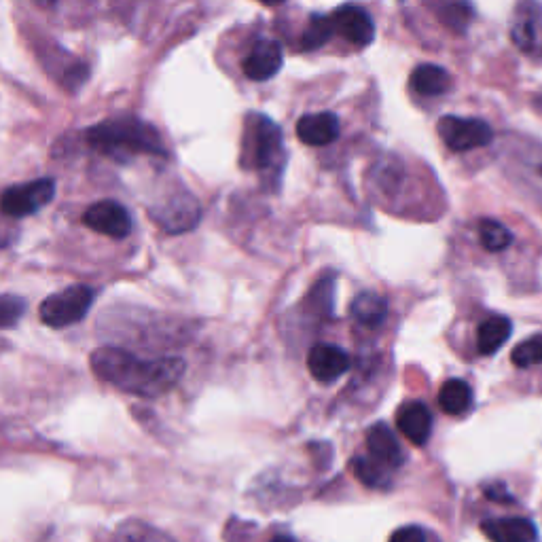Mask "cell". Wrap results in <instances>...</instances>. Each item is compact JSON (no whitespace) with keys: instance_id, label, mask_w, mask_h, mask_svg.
Segmentation results:
<instances>
[{"instance_id":"1","label":"cell","mask_w":542,"mask_h":542,"mask_svg":"<svg viewBox=\"0 0 542 542\" xmlns=\"http://www.w3.org/2000/svg\"><path fill=\"white\" fill-rule=\"evenodd\" d=\"M89 365L102 382L144 399H155L170 392L187 369L183 358L166 356L142 360L123 348L104 346L92 352Z\"/></svg>"},{"instance_id":"2","label":"cell","mask_w":542,"mask_h":542,"mask_svg":"<svg viewBox=\"0 0 542 542\" xmlns=\"http://www.w3.org/2000/svg\"><path fill=\"white\" fill-rule=\"evenodd\" d=\"M87 142L104 155L115 159H128V155H166L164 140L161 134L136 117H121V119H106L94 128L85 132Z\"/></svg>"},{"instance_id":"3","label":"cell","mask_w":542,"mask_h":542,"mask_svg":"<svg viewBox=\"0 0 542 542\" xmlns=\"http://www.w3.org/2000/svg\"><path fill=\"white\" fill-rule=\"evenodd\" d=\"M284 159L286 155L280 125L265 115L250 113L244 121L242 166L278 178L284 168Z\"/></svg>"},{"instance_id":"4","label":"cell","mask_w":542,"mask_h":542,"mask_svg":"<svg viewBox=\"0 0 542 542\" xmlns=\"http://www.w3.org/2000/svg\"><path fill=\"white\" fill-rule=\"evenodd\" d=\"M96 299V291L87 284H72L60 293L49 295L41 303V320L51 329H64L81 322Z\"/></svg>"},{"instance_id":"5","label":"cell","mask_w":542,"mask_h":542,"mask_svg":"<svg viewBox=\"0 0 542 542\" xmlns=\"http://www.w3.org/2000/svg\"><path fill=\"white\" fill-rule=\"evenodd\" d=\"M56 195V180L39 178L32 183L15 185L0 195V212L11 219H24V216L43 210Z\"/></svg>"},{"instance_id":"6","label":"cell","mask_w":542,"mask_h":542,"mask_svg":"<svg viewBox=\"0 0 542 542\" xmlns=\"http://www.w3.org/2000/svg\"><path fill=\"white\" fill-rule=\"evenodd\" d=\"M437 130H439L441 140L456 153L483 149L494 140V132L490 125H487L483 119H473V117L447 115L439 121Z\"/></svg>"},{"instance_id":"7","label":"cell","mask_w":542,"mask_h":542,"mask_svg":"<svg viewBox=\"0 0 542 542\" xmlns=\"http://www.w3.org/2000/svg\"><path fill=\"white\" fill-rule=\"evenodd\" d=\"M151 214H153L155 223L164 231L185 233L200 223L202 208H200V202H197L191 193L178 191V193L166 197V200L161 204H157L151 210Z\"/></svg>"},{"instance_id":"8","label":"cell","mask_w":542,"mask_h":542,"mask_svg":"<svg viewBox=\"0 0 542 542\" xmlns=\"http://www.w3.org/2000/svg\"><path fill=\"white\" fill-rule=\"evenodd\" d=\"M83 225L96 233H102V236L123 240L132 231V216L119 202L102 200L85 210Z\"/></svg>"},{"instance_id":"9","label":"cell","mask_w":542,"mask_h":542,"mask_svg":"<svg viewBox=\"0 0 542 542\" xmlns=\"http://www.w3.org/2000/svg\"><path fill=\"white\" fill-rule=\"evenodd\" d=\"M335 32H339L343 39L356 47H369L375 39V24L373 17L356 5H343L333 15Z\"/></svg>"},{"instance_id":"10","label":"cell","mask_w":542,"mask_h":542,"mask_svg":"<svg viewBox=\"0 0 542 542\" xmlns=\"http://www.w3.org/2000/svg\"><path fill=\"white\" fill-rule=\"evenodd\" d=\"M307 369L320 384H333L350 369V356L333 343H318L307 354Z\"/></svg>"},{"instance_id":"11","label":"cell","mask_w":542,"mask_h":542,"mask_svg":"<svg viewBox=\"0 0 542 542\" xmlns=\"http://www.w3.org/2000/svg\"><path fill=\"white\" fill-rule=\"evenodd\" d=\"M282 64H284L282 45L274 39H261L252 45L242 68H244V75L250 81L263 83V81L274 79L280 72Z\"/></svg>"},{"instance_id":"12","label":"cell","mask_w":542,"mask_h":542,"mask_svg":"<svg viewBox=\"0 0 542 542\" xmlns=\"http://www.w3.org/2000/svg\"><path fill=\"white\" fill-rule=\"evenodd\" d=\"M341 125L335 113H310L297 121V136L307 147H327L339 138Z\"/></svg>"},{"instance_id":"13","label":"cell","mask_w":542,"mask_h":542,"mask_svg":"<svg viewBox=\"0 0 542 542\" xmlns=\"http://www.w3.org/2000/svg\"><path fill=\"white\" fill-rule=\"evenodd\" d=\"M396 426H399L407 441L413 445H424L432 432V413L420 401L405 403L396 413Z\"/></svg>"},{"instance_id":"14","label":"cell","mask_w":542,"mask_h":542,"mask_svg":"<svg viewBox=\"0 0 542 542\" xmlns=\"http://www.w3.org/2000/svg\"><path fill=\"white\" fill-rule=\"evenodd\" d=\"M483 534L492 542H534L536 526L526 517H504L483 521Z\"/></svg>"},{"instance_id":"15","label":"cell","mask_w":542,"mask_h":542,"mask_svg":"<svg viewBox=\"0 0 542 542\" xmlns=\"http://www.w3.org/2000/svg\"><path fill=\"white\" fill-rule=\"evenodd\" d=\"M367 449L373 460L388 468H399L405 462L403 449L396 441L394 432L386 424H375L367 432Z\"/></svg>"},{"instance_id":"16","label":"cell","mask_w":542,"mask_h":542,"mask_svg":"<svg viewBox=\"0 0 542 542\" xmlns=\"http://www.w3.org/2000/svg\"><path fill=\"white\" fill-rule=\"evenodd\" d=\"M409 85L415 94L426 96V98H435V96L449 92L451 77L445 68H441L437 64H422L411 72Z\"/></svg>"},{"instance_id":"17","label":"cell","mask_w":542,"mask_h":542,"mask_svg":"<svg viewBox=\"0 0 542 542\" xmlns=\"http://www.w3.org/2000/svg\"><path fill=\"white\" fill-rule=\"evenodd\" d=\"M513 333V322L507 316H492L479 324L477 350L479 354H496Z\"/></svg>"},{"instance_id":"18","label":"cell","mask_w":542,"mask_h":542,"mask_svg":"<svg viewBox=\"0 0 542 542\" xmlns=\"http://www.w3.org/2000/svg\"><path fill=\"white\" fill-rule=\"evenodd\" d=\"M352 316L363 327L375 329L388 318V301L375 293H360L352 301Z\"/></svg>"},{"instance_id":"19","label":"cell","mask_w":542,"mask_h":542,"mask_svg":"<svg viewBox=\"0 0 542 542\" xmlns=\"http://www.w3.org/2000/svg\"><path fill=\"white\" fill-rule=\"evenodd\" d=\"M473 405V390L464 379H447L439 390V407L447 415H462Z\"/></svg>"},{"instance_id":"20","label":"cell","mask_w":542,"mask_h":542,"mask_svg":"<svg viewBox=\"0 0 542 542\" xmlns=\"http://www.w3.org/2000/svg\"><path fill=\"white\" fill-rule=\"evenodd\" d=\"M333 34H335V26H333L331 15H312L301 34V49L316 51L327 45Z\"/></svg>"},{"instance_id":"21","label":"cell","mask_w":542,"mask_h":542,"mask_svg":"<svg viewBox=\"0 0 542 542\" xmlns=\"http://www.w3.org/2000/svg\"><path fill=\"white\" fill-rule=\"evenodd\" d=\"M354 475L360 483H365L367 487H375V490H382V487L390 485V468L379 464L377 460H373L371 456L365 458L360 456L352 462Z\"/></svg>"},{"instance_id":"22","label":"cell","mask_w":542,"mask_h":542,"mask_svg":"<svg viewBox=\"0 0 542 542\" xmlns=\"http://www.w3.org/2000/svg\"><path fill=\"white\" fill-rule=\"evenodd\" d=\"M511 39L523 51L532 53L538 43V20L534 15H517L511 26Z\"/></svg>"},{"instance_id":"23","label":"cell","mask_w":542,"mask_h":542,"mask_svg":"<svg viewBox=\"0 0 542 542\" xmlns=\"http://www.w3.org/2000/svg\"><path fill=\"white\" fill-rule=\"evenodd\" d=\"M479 240H481L485 250L502 252L504 248L511 246L513 236H511V231L504 227L502 223L492 221V219H483L479 223Z\"/></svg>"},{"instance_id":"24","label":"cell","mask_w":542,"mask_h":542,"mask_svg":"<svg viewBox=\"0 0 542 542\" xmlns=\"http://www.w3.org/2000/svg\"><path fill=\"white\" fill-rule=\"evenodd\" d=\"M513 365L519 369H530L536 365H542V335H534L526 341H521L519 346L511 352Z\"/></svg>"},{"instance_id":"25","label":"cell","mask_w":542,"mask_h":542,"mask_svg":"<svg viewBox=\"0 0 542 542\" xmlns=\"http://www.w3.org/2000/svg\"><path fill=\"white\" fill-rule=\"evenodd\" d=\"M119 542H174V540L168 538L164 532L153 530L147 523L130 521L121 526Z\"/></svg>"},{"instance_id":"26","label":"cell","mask_w":542,"mask_h":542,"mask_svg":"<svg viewBox=\"0 0 542 542\" xmlns=\"http://www.w3.org/2000/svg\"><path fill=\"white\" fill-rule=\"evenodd\" d=\"M26 301L15 295H0V329L15 327L26 314Z\"/></svg>"},{"instance_id":"27","label":"cell","mask_w":542,"mask_h":542,"mask_svg":"<svg viewBox=\"0 0 542 542\" xmlns=\"http://www.w3.org/2000/svg\"><path fill=\"white\" fill-rule=\"evenodd\" d=\"M471 17H473V9L468 5H447L443 13L445 24H449L454 30H464L468 22H471Z\"/></svg>"},{"instance_id":"28","label":"cell","mask_w":542,"mask_h":542,"mask_svg":"<svg viewBox=\"0 0 542 542\" xmlns=\"http://www.w3.org/2000/svg\"><path fill=\"white\" fill-rule=\"evenodd\" d=\"M388 542H426V532L418 526H405L396 530Z\"/></svg>"},{"instance_id":"29","label":"cell","mask_w":542,"mask_h":542,"mask_svg":"<svg viewBox=\"0 0 542 542\" xmlns=\"http://www.w3.org/2000/svg\"><path fill=\"white\" fill-rule=\"evenodd\" d=\"M487 498H492V500H498V502H513L511 500V494L504 490V485H492V487H487L485 490Z\"/></svg>"},{"instance_id":"30","label":"cell","mask_w":542,"mask_h":542,"mask_svg":"<svg viewBox=\"0 0 542 542\" xmlns=\"http://www.w3.org/2000/svg\"><path fill=\"white\" fill-rule=\"evenodd\" d=\"M269 542H297L293 536H286V534H280V536H274Z\"/></svg>"}]
</instances>
